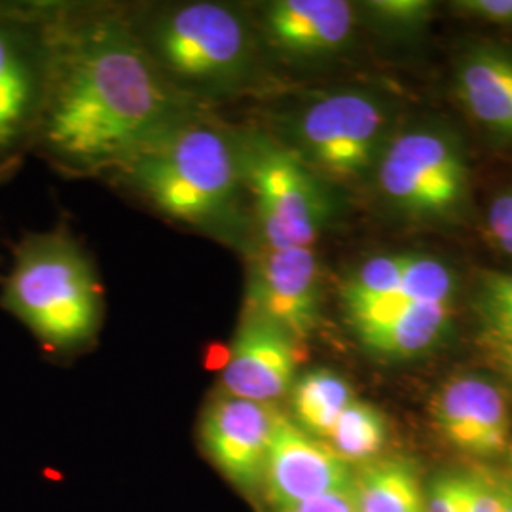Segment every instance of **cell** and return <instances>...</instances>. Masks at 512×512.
Returning <instances> with one entry per match:
<instances>
[{
    "label": "cell",
    "mask_w": 512,
    "mask_h": 512,
    "mask_svg": "<svg viewBox=\"0 0 512 512\" xmlns=\"http://www.w3.org/2000/svg\"><path fill=\"white\" fill-rule=\"evenodd\" d=\"M186 118L147 48L116 21L50 18V71L35 148L82 171L122 167Z\"/></svg>",
    "instance_id": "obj_1"
},
{
    "label": "cell",
    "mask_w": 512,
    "mask_h": 512,
    "mask_svg": "<svg viewBox=\"0 0 512 512\" xmlns=\"http://www.w3.org/2000/svg\"><path fill=\"white\" fill-rule=\"evenodd\" d=\"M120 169L160 213L198 226L226 219L245 188L239 141L219 126L188 118Z\"/></svg>",
    "instance_id": "obj_2"
},
{
    "label": "cell",
    "mask_w": 512,
    "mask_h": 512,
    "mask_svg": "<svg viewBox=\"0 0 512 512\" xmlns=\"http://www.w3.org/2000/svg\"><path fill=\"white\" fill-rule=\"evenodd\" d=\"M0 306L50 351L90 340L101 319V289L92 264L63 230L27 234L14 247Z\"/></svg>",
    "instance_id": "obj_3"
},
{
    "label": "cell",
    "mask_w": 512,
    "mask_h": 512,
    "mask_svg": "<svg viewBox=\"0 0 512 512\" xmlns=\"http://www.w3.org/2000/svg\"><path fill=\"white\" fill-rule=\"evenodd\" d=\"M150 57L183 84L228 90L251 73L253 40L236 10L217 2H190L156 19Z\"/></svg>",
    "instance_id": "obj_4"
},
{
    "label": "cell",
    "mask_w": 512,
    "mask_h": 512,
    "mask_svg": "<svg viewBox=\"0 0 512 512\" xmlns=\"http://www.w3.org/2000/svg\"><path fill=\"white\" fill-rule=\"evenodd\" d=\"M243 184L266 249L313 247L332 211L321 177L293 148L264 137L239 141Z\"/></svg>",
    "instance_id": "obj_5"
},
{
    "label": "cell",
    "mask_w": 512,
    "mask_h": 512,
    "mask_svg": "<svg viewBox=\"0 0 512 512\" xmlns=\"http://www.w3.org/2000/svg\"><path fill=\"white\" fill-rule=\"evenodd\" d=\"M50 18L42 8L0 6V179L35 148L50 71Z\"/></svg>",
    "instance_id": "obj_6"
},
{
    "label": "cell",
    "mask_w": 512,
    "mask_h": 512,
    "mask_svg": "<svg viewBox=\"0 0 512 512\" xmlns=\"http://www.w3.org/2000/svg\"><path fill=\"white\" fill-rule=\"evenodd\" d=\"M387 202L416 219H452L469 196V165L458 143L439 129H410L385 143L376 162Z\"/></svg>",
    "instance_id": "obj_7"
},
{
    "label": "cell",
    "mask_w": 512,
    "mask_h": 512,
    "mask_svg": "<svg viewBox=\"0 0 512 512\" xmlns=\"http://www.w3.org/2000/svg\"><path fill=\"white\" fill-rule=\"evenodd\" d=\"M291 131V148L317 175L351 181L378 162L387 143V110L372 93H325L296 114Z\"/></svg>",
    "instance_id": "obj_8"
},
{
    "label": "cell",
    "mask_w": 512,
    "mask_h": 512,
    "mask_svg": "<svg viewBox=\"0 0 512 512\" xmlns=\"http://www.w3.org/2000/svg\"><path fill=\"white\" fill-rule=\"evenodd\" d=\"M321 266L313 247L262 249L251 266L249 313L274 323L296 342L321 319Z\"/></svg>",
    "instance_id": "obj_9"
},
{
    "label": "cell",
    "mask_w": 512,
    "mask_h": 512,
    "mask_svg": "<svg viewBox=\"0 0 512 512\" xmlns=\"http://www.w3.org/2000/svg\"><path fill=\"white\" fill-rule=\"evenodd\" d=\"M279 412L270 404L255 403L222 393L207 406L202 440L207 456L230 482L251 492L262 486L270 442Z\"/></svg>",
    "instance_id": "obj_10"
},
{
    "label": "cell",
    "mask_w": 512,
    "mask_h": 512,
    "mask_svg": "<svg viewBox=\"0 0 512 512\" xmlns=\"http://www.w3.org/2000/svg\"><path fill=\"white\" fill-rule=\"evenodd\" d=\"M348 463L329 444L311 437L294 421L277 416L262 486L275 511L349 486Z\"/></svg>",
    "instance_id": "obj_11"
},
{
    "label": "cell",
    "mask_w": 512,
    "mask_h": 512,
    "mask_svg": "<svg viewBox=\"0 0 512 512\" xmlns=\"http://www.w3.org/2000/svg\"><path fill=\"white\" fill-rule=\"evenodd\" d=\"M433 420L444 440L463 454L495 458L509 450V404L486 378L459 376L442 385L433 401Z\"/></svg>",
    "instance_id": "obj_12"
},
{
    "label": "cell",
    "mask_w": 512,
    "mask_h": 512,
    "mask_svg": "<svg viewBox=\"0 0 512 512\" xmlns=\"http://www.w3.org/2000/svg\"><path fill=\"white\" fill-rule=\"evenodd\" d=\"M296 365V340L274 323L247 313L224 366V393L270 404L293 387Z\"/></svg>",
    "instance_id": "obj_13"
},
{
    "label": "cell",
    "mask_w": 512,
    "mask_h": 512,
    "mask_svg": "<svg viewBox=\"0 0 512 512\" xmlns=\"http://www.w3.org/2000/svg\"><path fill=\"white\" fill-rule=\"evenodd\" d=\"M266 31L277 48L296 57H319L348 44L355 12L344 0H277L266 8Z\"/></svg>",
    "instance_id": "obj_14"
},
{
    "label": "cell",
    "mask_w": 512,
    "mask_h": 512,
    "mask_svg": "<svg viewBox=\"0 0 512 512\" xmlns=\"http://www.w3.org/2000/svg\"><path fill=\"white\" fill-rule=\"evenodd\" d=\"M456 300L410 302L349 319L366 348L384 357L408 359L433 348L452 323Z\"/></svg>",
    "instance_id": "obj_15"
},
{
    "label": "cell",
    "mask_w": 512,
    "mask_h": 512,
    "mask_svg": "<svg viewBox=\"0 0 512 512\" xmlns=\"http://www.w3.org/2000/svg\"><path fill=\"white\" fill-rule=\"evenodd\" d=\"M456 88L467 112L480 126L512 141V55L480 48L458 65Z\"/></svg>",
    "instance_id": "obj_16"
},
{
    "label": "cell",
    "mask_w": 512,
    "mask_h": 512,
    "mask_svg": "<svg viewBox=\"0 0 512 512\" xmlns=\"http://www.w3.org/2000/svg\"><path fill=\"white\" fill-rule=\"evenodd\" d=\"M351 488L357 512H427L420 476L404 459L366 465Z\"/></svg>",
    "instance_id": "obj_17"
},
{
    "label": "cell",
    "mask_w": 512,
    "mask_h": 512,
    "mask_svg": "<svg viewBox=\"0 0 512 512\" xmlns=\"http://www.w3.org/2000/svg\"><path fill=\"white\" fill-rule=\"evenodd\" d=\"M291 389L296 425L311 437L327 439L342 412L355 401L348 382L330 370H311Z\"/></svg>",
    "instance_id": "obj_18"
},
{
    "label": "cell",
    "mask_w": 512,
    "mask_h": 512,
    "mask_svg": "<svg viewBox=\"0 0 512 512\" xmlns=\"http://www.w3.org/2000/svg\"><path fill=\"white\" fill-rule=\"evenodd\" d=\"M384 416L370 404L353 401L329 433V446L346 463H365L384 448Z\"/></svg>",
    "instance_id": "obj_19"
},
{
    "label": "cell",
    "mask_w": 512,
    "mask_h": 512,
    "mask_svg": "<svg viewBox=\"0 0 512 512\" xmlns=\"http://www.w3.org/2000/svg\"><path fill=\"white\" fill-rule=\"evenodd\" d=\"M486 342L512 340V274H488L476 291Z\"/></svg>",
    "instance_id": "obj_20"
},
{
    "label": "cell",
    "mask_w": 512,
    "mask_h": 512,
    "mask_svg": "<svg viewBox=\"0 0 512 512\" xmlns=\"http://www.w3.org/2000/svg\"><path fill=\"white\" fill-rule=\"evenodd\" d=\"M475 490V473H446L425 490L427 512H469Z\"/></svg>",
    "instance_id": "obj_21"
},
{
    "label": "cell",
    "mask_w": 512,
    "mask_h": 512,
    "mask_svg": "<svg viewBox=\"0 0 512 512\" xmlns=\"http://www.w3.org/2000/svg\"><path fill=\"white\" fill-rule=\"evenodd\" d=\"M433 4L425 0H378L370 2V10L391 27L412 29L429 19Z\"/></svg>",
    "instance_id": "obj_22"
},
{
    "label": "cell",
    "mask_w": 512,
    "mask_h": 512,
    "mask_svg": "<svg viewBox=\"0 0 512 512\" xmlns=\"http://www.w3.org/2000/svg\"><path fill=\"white\" fill-rule=\"evenodd\" d=\"M486 224L495 245L512 256V192H503L490 203Z\"/></svg>",
    "instance_id": "obj_23"
},
{
    "label": "cell",
    "mask_w": 512,
    "mask_h": 512,
    "mask_svg": "<svg viewBox=\"0 0 512 512\" xmlns=\"http://www.w3.org/2000/svg\"><path fill=\"white\" fill-rule=\"evenodd\" d=\"M277 512H357V505H355L353 488L349 484V486L338 488L334 492H327V494L294 503L291 507H285Z\"/></svg>",
    "instance_id": "obj_24"
},
{
    "label": "cell",
    "mask_w": 512,
    "mask_h": 512,
    "mask_svg": "<svg viewBox=\"0 0 512 512\" xmlns=\"http://www.w3.org/2000/svg\"><path fill=\"white\" fill-rule=\"evenodd\" d=\"M505 497V480L475 473V492L469 512H501Z\"/></svg>",
    "instance_id": "obj_25"
},
{
    "label": "cell",
    "mask_w": 512,
    "mask_h": 512,
    "mask_svg": "<svg viewBox=\"0 0 512 512\" xmlns=\"http://www.w3.org/2000/svg\"><path fill=\"white\" fill-rule=\"evenodd\" d=\"M458 8L471 18L495 25H512V0H463Z\"/></svg>",
    "instance_id": "obj_26"
},
{
    "label": "cell",
    "mask_w": 512,
    "mask_h": 512,
    "mask_svg": "<svg viewBox=\"0 0 512 512\" xmlns=\"http://www.w3.org/2000/svg\"><path fill=\"white\" fill-rule=\"evenodd\" d=\"M495 365L501 368V372L507 374V378L512 382V340H503V342H488Z\"/></svg>",
    "instance_id": "obj_27"
},
{
    "label": "cell",
    "mask_w": 512,
    "mask_h": 512,
    "mask_svg": "<svg viewBox=\"0 0 512 512\" xmlns=\"http://www.w3.org/2000/svg\"><path fill=\"white\" fill-rule=\"evenodd\" d=\"M501 512H512V480H505V497Z\"/></svg>",
    "instance_id": "obj_28"
},
{
    "label": "cell",
    "mask_w": 512,
    "mask_h": 512,
    "mask_svg": "<svg viewBox=\"0 0 512 512\" xmlns=\"http://www.w3.org/2000/svg\"><path fill=\"white\" fill-rule=\"evenodd\" d=\"M511 480H512V478H511Z\"/></svg>",
    "instance_id": "obj_29"
}]
</instances>
